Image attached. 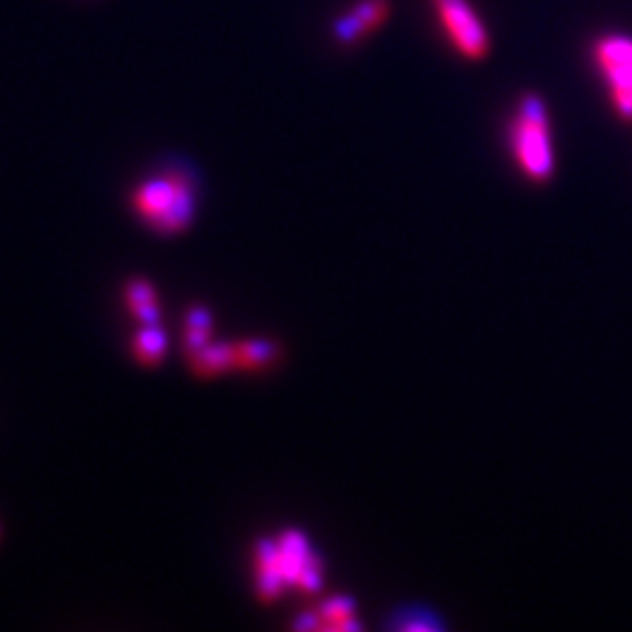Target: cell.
I'll list each match as a JSON object with an SVG mask.
<instances>
[{
  "label": "cell",
  "instance_id": "cell-2",
  "mask_svg": "<svg viewBox=\"0 0 632 632\" xmlns=\"http://www.w3.org/2000/svg\"><path fill=\"white\" fill-rule=\"evenodd\" d=\"M132 204L143 221L160 235H178L192 223L197 211L195 181L181 169L148 178L134 190Z\"/></svg>",
  "mask_w": 632,
  "mask_h": 632
},
{
  "label": "cell",
  "instance_id": "cell-5",
  "mask_svg": "<svg viewBox=\"0 0 632 632\" xmlns=\"http://www.w3.org/2000/svg\"><path fill=\"white\" fill-rule=\"evenodd\" d=\"M445 36L466 59H483L490 50V38L469 0H434Z\"/></svg>",
  "mask_w": 632,
  "mask_h": 632
},
{
  "label": "cell",
  "instance_id": "cell-7",
  "mask_svg": "<svg viewBox=\"0 0 632 632\" xmlns=\"http://www.w3.org/2000/svg\"><path fill=\"white\" fill-rule=\"evenodd\" d=\"M192 373L199 377H216L237 370V352L235 342H209L204 349L188 354Z\"/></svg>",
  "mask_w": 632,
  "mask_h": 632
},
{
  "label": "cell",
  "instance_id": "cell-6",
  "mask_svg": "<svg viewBox=\"0 0 632 632\" xmlns=\"http://www.w3.org/2000/svg\"><path fill=\"white\" fill-rule=\"evenodd\" d=\"M387 12V0H361L347 17L340 19L338 26H335V33H338L342 43H354L366 33L380 29L384 19H387Z\"/></svg>",
  "mask_w": 632,
  "mask_h": 632
},
{
  "label": "cell",
  "instance_id": "cell-1",
  "mask_svg": "<svg viewBox=\"0 0 632 632\" xmlns=\"http://www.w3.org/2000/svg\"><path fill=\"white\" fill-rule=\"evenodd\" d=\"M324 560L298 530H286L277 539H263L256 546V593L272 602L288 586L305 593H319L324 581Z\"/></svg>",
  "mask_w": 632,
  "mask_h": 632
},
{
  "label": "cell",
  "instance_id": "cell-4",
  "mask_svg": "<svg viewBox=\"0 0 632 632\" xmlns=\"http://www.w3.org/2000/svg\"><path fill=\"white\" fill-rule=\"evenodd\" d=\"M595 64L607 80L611 103L623 120H632V38L609 33L595 40Z\"/></svg>",
  "mask_w": 632,
  "mask_h": 632
},
{
  "label": "cell",
  "instance_id": "cell-3",
  "mask_svg": "<svg viewBox=\"0 0 632 632\" xmlns=\"http://www.w3.org/2000/svg\"><path fill=\"white\" fill-rule=\"evenodd\" d=\"M513 157L522 174L532 181L544 183L553 174V146H551V122L544 101L539 96H522L518 106V118L511 127Z\"/></svg>",
  "mask_w": 632,
  "mask_h": 632
},
{
  "label": "cell",
  "instance_id": "cell-9",
  "mask_svg": "<svg viewBox=\"0 0 632 632\" xmlns=\"http://www.w3.org/2000/svg\"><path fill=\"white\" fill-rule=\"evenodd\" d=\"M125 295H127L129 309H132V314L141 321L143 326L160 324L162 314H160V305H157V293L146 279L129 281Z\"/></svg>",
  "mask_w": 632,
  "mask_h": 632
},
{
  "label": "cell",
  "instance_id": "cell-8",
  "mask_svg": "<svg viewBox=\"0 0 632 632\" xmlns=\"http://www.w3.org/2000/svg\"><path fill=\"white\" fill-rule=\"evenodd\" d=\"M314 616H316V630L345 632V630H359L361 628V625L354 621V616H356L354 602L345 595H338V597H331V600H326L319 609L314 611Z\"/></svg>",
  "mask_w": 632,
  "mask_h": 632
},
{
  "label": "cell",
  "instance_id": "cell-10",
  "mask_svg": "<svg viewBox=\"0 0 632 632\" xmlns=\"http://www.w3.org/2000/svg\"><path fill=\"white\" fill-rule=\"evenodd\" d=\"M237 352V370H263L270 368L274 359H277L279 347L272 340H237L235 342Z\"/></svg>",
  "mask_w": 632,
  "mask_h": 632
},
{
  "label": "cell",
  "instance_id": "cell-11",
  "mask_svg": "<svg viewBox=\"0 0 632 632\" xmlns=\"http://www.w3.org/2000/svg\"><path fill=\"white\" fill-rule=\"evenodd\" d=\"M211 333H214V316L202 305L190 307L188 316H185V335H183V347L185 354H195L199 349H204L211 342Z\"/></svg>",
  "mask_w": 632,
  "mask_h": 632
},
{
  "label": "cell",
  "instance_id": "cell-12",
  "mask_svg": "<svg viewBox=\"0 0 632 632\" xmlns=\"http://www.w3.org/2000/svg\"><path fill=\"white\" fill-rule=\"evenodd\" d=\"M132 349L134 356L143 363V366L153 368L164 359V354H167V333L162 331L160 324L143 326L141 331L136 333Z\"/></svg>",
  "mask_w": 632,
  "mask_h": 632
}]
</instances>
